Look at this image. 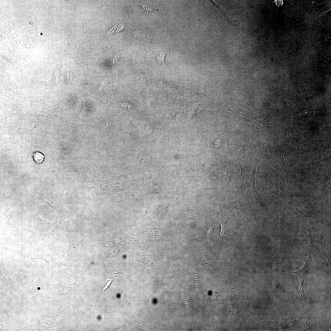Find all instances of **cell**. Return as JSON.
<instances>
[{
    "instance_id": "9a60e30c",
    "label": "cell",
    "mask_w": 331,
    "mask_h": 331,
    "mask_svg": "<svg viewBox=\"0 0 331 331\" xmlns=\"http://www.w3.org/2000/svg\"><path fill=\"white\" fill-rule=\"evenodd\" d=\"M220 223L221 225L220 236L221 237H224L228 233L229 227L226 222L223 220H220Z\"/></svg>"
},
{
    "instance_id": "3957f363",
    "label": "cell",
    "mask_w": 331,
    "mask_h": 331,
    "mask_svg": "<svg viewBox=\"0 0 331 331\" xmlns=\"http://www.w3.org/2000/svg\"><path fill=\"white\" fill-rule=\"evenodd\" d=\"M314 200H307L299 204L295 208L293 215L295 218L310 217L317 219L320 210Z\"/></svg>"
},
{
    "instance_id": "9c48e42d",
    "label": "cell",
    "mask_w": 331,
    "mask_h": 331,
    "mask_svg": "<svg viewBox=\"0 0 331 331\" xmlns=\"http://www.w3.org/2000/svg\"><path fill=\"white\" fill-rule=\"evenodd\" d=\"M36 216L39 223L36 232L38 237L43 239L50 234L55 222H50L43 219L39 217L37 213Z\"/></svg>"
},
{
    "instance_id": "6da1fadb",
    "label": "cell",
    "mask_w": 331,
    "mask_h": 331,
    "mask_svg": "<svg viewBox=\"0 0 331 331\" xmlns=\"http://www.w3.org/2000/svg\"><path fill=\"white\" fill-rule=\"evenodd\" d=\"M300 235H298L302 243L313 256L321 252L323 246L322 240L325 234L314 226L309 221V223H302Z\"/></svg>"
},
{
    "instance_id": "7a4b0ae2",
    "label": "cell",
    "mask_w": 331,
    "mask_h": 331,
    "mask_svg": "<svg viewBox=\"0 0 331 331\" xmlns=\"http://www.w3.org/2000/svg\"><path fill=\"white\" fill-rule=\"evenodd\" d=\"M259 162V159H255L251 167L250 180L246 193L243 196L244 204L245 207L248 209H250L252 205L259 203L264 198L263 195L257 191L255 184L256 170Z\"/></svg>"
},
{
    "instance_id": "30bf717a",
    "label": "cell",
    "mask_w": 331,
    "mask_h": 331,
    "mask_svg": "<svg viewBox=\"0 0 331 331\" xmlns=\"http://www.w3.org/2000/svg\"><path fill=\"white\" fill-rule=\"evenodd\" d=\"M240 119L250 129L256 136H259L270 130L271 127L249 120L238 115Z\"/></svg>"
},
{
    "instance_id": "5bb4252c",
    "label": "cell",
    "mask_w": 331,
    "mask_h": 331,
    "mask_svg": "<svg viewBox=\"0 0 331 331\" xmlns=\"http://www.w3.org/2000/svg\"><path fill=\"white\" fill-rule=\"evenodd\" d=\"M241 202L236 200L230 202L228 205L227 208L231 212H234L241 209L242 207Z\"/></svg>"
},
{
    "instance_id": "8992f818",
    "label": "cell",
    "mask_w": 331,
    "mask_h": 331,
    "mask_svg": "<svg viewBox=\"0 0 331 331\" xmlns=\"http://www.w3.org/2000/svg\"><path fill=\"white\" fill-rule=\"evenodd\" d=\"M236 159L241 168V187L243 188L244 185L245 177L250 171V165L242 149L238 152Z\"/></svg>"
},
{
    "instance_id": "44dd1931",
    "label": "cell",
    "mask_w": 331,
    "mask_h": 331,
    "mask_svg": "<svg viewBox=\"0 0 331 331\" xmlns=\"http://www.w3.org/2000/svg\"><path fill=\"white\" fill-rule=\"evenodd\" d=\"M120 103L123 107H129L130 108L131 107V104L128 102H122Z\"/></svg>"
},
{
    "instance_id": "2e32d148",
    "label": "cell",
    "mask_w": 331,
    "mask_h": 331,
    "mask_svg": "<svg viewBox=\"0 0 331 331\" xmlns=\"http://www.w3.org/2000/svg\"><path fill=\"white\" fill-rule=\"evenodd\" d=\"M33 157L36 164L41 163L44 160V155L39 152H35L33 154Z\"/></svg>"
},
{
    "instance_id": "e0dca14e",
    "label": "cell",
    "mask_w": 331,
    "mask_h": 331,
    "mask_svg": "<svg viewBox=\"0 0 331 331\" xmlns=\"http://www.w3.org/2000/svg\"><path fill=\"white\" fill-rule=\"evenodd\" d=\"M166 53L160 51L157 55V59L159 64H164L165 63V58Z\"/></svg>"
},
{
    "instance_id": "d6986e66",
    "label": "cell",
    "mask_w": 331,
    "mask_h": 331,
    "mask_svg": "<svg viewBox=\"0 0 331 331\" xmlns=\"http://www.w3.org/2000/svg\"><path fill=\"white\" fill-rule=\"evenodd\" d=\"M87 107L86 106V100L85 99L81 106V110L82 112H85L87 110Z\"/></svg>"
},
{
    "instance_id": "4fadbf2b",
    "label": "cell",
    "mask_w": 331,
    "mask_h": 331,
    "mask_svg": "<svg viewBox=\"0 0 331 331\" xmlns=\"http://www.w3.org/2000/svg\"><path fill=\"white\" fill-rule=\"evenodd\" d=\"M209 224L207 227V230L205 235L202 237L204 239H209L213 237L216 227V225L209 222Z\"/></svg>"
},
{
    "instance_id": "8fae6325",
    "label": "cell",
    "mask_w": 331,
    "mask_h": 331,
    "mask_svg": "<svg viewBox=\"0 0 331 331\" xmlns=\"http://www.w3.org/2000/svg\"><path fill=\"white\" fill-rule=\"evenodd\" d=\"M226 146L230 152V160L231 162L234 160L239 152V145L236 138L234 136L229 137L227 141Z\"/></svg>"
},
{
    "instance_id": "52a82bcc",
    "label": "cell",
    "mask_w": 331,
    "mask_h": 331,
    "mask_svg": "<svg viewBox=\"0 0 331 331\" xmlns=\"http://www.w3.org/2000/svg\"><path fill=\"white\" fill-rule=\"evenodd\" d=\"M211 2L219 9L228 22L231 24L234 27L241 30L245 33L250 34L249 30L243 26L234 14L223 8L215 1L211 0Z\"/></svg>"
},
{
    "instance_id": "ba28073f",
    "label": "cell",
    "mask_w": 331,
    "mask_h": 331,
    "mask_svg": "<svg viewBox=\"0 0 331 331\" xmlns=\"http://www.w3.org/2000/svg\"><path fill=\"white\" fill-rule=\"evenodd\" d=\"M317 183L319 188L325 195L330 196L331 174L328 166L324 173L318 178Z\"/></svg>"
},
{
    "instance_id": "5b68a950",
    "label": "cell",
    "mask_w": 331,
    "mask_h": 331,
    "mask_svg": "<svg viewBox=\"0 0 331 331\" xmlns=\"http://www.w3.org/2000/svg\"><path fill=\"white\" fill-rule=\"evenodd\" d=\"M263 196L265 200L283 202L291 200L295 196V194L280 187Z\"/></svg>"
},
{
    "instance_id": "ffe728a7",
    "label": "cell",
    "mask_w": 331,
    "mask_h": 331,
    "mask_svg": "<svg viewBox=\"0 0 331 331\" xmlns=\"http://www.w3.org/2000/svg\"><path fill=\"white\" fill-rule=\"evenodd\" d=\"M196 110V108L192 109L191 110V111L190 116L189 117L190 120H192V118H194V116H195Z\"/></svg>"
},
{
    "instance_id": "277c9868",
    "label": "cell",
    "mask_w": 331,
    "mask_h": 331,
    "mask_svg": "<svg viewBox=\"0 0 331 331\" xmlns=\"http://www.w3.org/2000/svg\"><path fill=\"white\" fill-rule=\"evenodd\" d=\"M313 257L312 255L309 253L308 257L305 261V264L303 267L298 271L292 272L296 274L300 278L301 286L298 295L299 298L303 300H305L307 298L304 292V283L308 272L312 269L314 264Z\"/></svg>"
},
{
    "instance_id": "7c38bea8",
    "label": "cell",
    "mask_w": 331,
    "mask_h": 331,
    "mask_svg": "<svg viewBox=\"0 0 331 331\" xmlns=\"http://www.w3.org/2000/svg\"><path fill=\"white\" fill-rule=\"evenodd\" d=\"M293 181L298 183L304 182L312 184L313 180L310 179L303 172H297L290 177Z\"/></svg>"
},
{
    "instance_id": "ac0fdd59",
    "label": "cell",
    "mask_w": 331,
    "mask_h": 331,
    "mask_svg": "<svg viewBox=\"0 0 331 331\" xmlns=\"http://www.w3.org/2000/svg\"><path fill=\"white\" fill-rule=\"evenodd\" d=\"M73 74L70 72L68 71L67 73L66 78L68 82H70L73 79Z\"/></svg>"
}]
</instances>
